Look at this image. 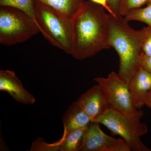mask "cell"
Here are the masks:
<instances>
[{
    "label": "cell",
    "instance_id": "obj_20",
    "mask_svg": "<svg viewBox=\"0 0 151 151\" xmlns=\"http://www.w3.org/2000/svg\"><path fill=\"white\" fill-rule=\"evenodd\" d=\"M89 1L103 7L105 10L108 12V14L113 16L118 15L114 13V12L112 10L109 5V0H89Z\"/></svg>",
    "mask_w": 151,
    "mask_h": 151
},
{
    "label": "cell",
    "instance_id": "obj_3",
    "mask_svg": "<svg viewBox=\"0 0 151 151\" xmlns=\"http://www.w3.org/2000/svg\"><path fill=\"white\" fill-rule=\"evenodd\" d=\"M36 24L44 37L52 45L70 55L71 20L42 4L35 3Z\"/></svg>",
    "mask_w": 151,
    "mask_h": 151
},
{
    "label": "cell",
    "instance_id": "obj_14",
    "mask_svg": "<svg viewBox=\"0 0 151 151\" xmlns=\"http://www.w3.org/2000/svg\"><path fill=\"white\" fill-rule=\"evenodd\" d=\"M0 6L12 7L21 10L28 15L36 22L34 0H0Z\"/></svg>",
    "mask_w": 151,
    "mask_h": 151
},
{
    "label": "cell",
    "instance_id": "obj_11",
    "mask_svg": "<svg viewBox=\"0 0 151 151\" xmlns=\"http://www.w3.org/2000/svg\"><path fill=\"white\" fill-rule=\"evenodd\" d=\"M91 122L90 118L76 101L69 106L63 116L67 134L72 130L88 127Z\"/></svg>",
    "mask_w": 151,
    "mask_h": 151
},
{
    "label": "cell",
    "instance_id": "obj_22",
    "mask_svg": "<svg viewBox=\"0 0 151 151\" xmlns=\"http://www.w3.org/2000/svg\"><path fill=\"white\" fill-rule=\"evenodd\" d=\"M145 105L151 109V89L149 91L146 97Z\"/></svg>",
    "mask_w": 151,
    "mask_h": 151
},
{
    "label": "cell",
    "instance_id": "obj_12",
    "mask_svg": "<svg viewBox=\"0 0 151 151\" xmlns=\"http://www.w3.org/2000/svg\"><path fill=\"white\" fill-rule=\"evenodd\" d=\"M45 5L71 20L81 9L85 0H34Z\"/></svg>",
    "mask_w": 151,
    "mask_h": 151
},
{
    "label": "cell",
    "instance_id": "obj_9",
    "mask_svg": "<svg viewBox=\"0 0 151 151\" xmlns=\"http://www.w3.org/2000/svg\"><path fill=\"white\" fill-rule=\"evenodd\" d=\"M0 90L7 92L14 100L24 105H32L35 103L33 95L24 89L12 70H0Z\"/></svg>",
    "mask_w": 151,
    "mask_h": 151
},
{
    "label": "cell",
    "instance_id": "obj_21",
    "mask_svg": "<svg viewBox=\"0 0 151 151\" xmlns=\"http://www.w3.org/2000/svg\"><path fill=\"white\" fill-rule=\"evenodd\" d=\"M120 0H109V5L114 13L118 14V11Z\"/></svg>",
    "mask_w": 151,
    "mask_h": 151
},
{
    "label": "cell",
    "instance_id": "obj_17",
    "mask_svg": "<svg viewBox=\"0 0 151 151\" xmlns=\"http://www.w3.org/2000/svg\"><path fill=\"white\" fill-rule=\"evenodd\" d=\"M151 0H120L118 14L125 17L126 15L134 10L142 7L147 4Z\"/></svg>",
    "mask_w": 151,
    "mask_h": 151
},
{
    "label": "cell",
    "instance_id": "obj_5",
    "mask_svg": "<svg viewBox=\"0 0 151 151\" xmlns=\"http://www.w3.org/2000/svg\"><path fill=\"white\" fill-rule=\"evenodd\" d=\"M141 120L126 116L110 107L95 122L104 125L113 134L120 135L131 151H151L140 139L148 132L147 125Z\"/></svg>",
    "mask_w": 151,
    "mask_h": 151
},
{
    "label": "cell",
    "instance_id": "obj_1",
    "mask_svg": "<svg viewBox=\"0 0 151 151\" xmlns=\"http://www.w3.org/2000/svg\"><path fill=\"white\" fill-rule=\"evenodd\" d=\"M105 11L91 1H85L71 19L70 55L76 59L83 60L111 48L109 16Z\"/></svg>",
    "mask_w": 151,
    "mask_h": 151
},
{
    "label": "cell",
    "instance_id": "obj_19",
    "mask_svg": "<svg viewBox=\"0 0 151 151\" xmlns=\"http://www.w3.org/2000/svg\"><path fill=\"white\" fill-rule=\"evenodd\" d=\"M140 66L151 75V56H148L142 52L139 57Z\"/></svg>",
    "mask_w": 151,
    "mask_h": 151
},
{
    "label": "cell",
    "instance_id": "obj_10",
    "mask_svg": "<svg viewBox=\"0 0 151 151\" xmlns=\"http://www.w3.org/2000/svg\"><path fill=\"white\" fill-rule=\"evenodd\" d=\"M135 108L138 110L145 105V101L151 89V75L140 67L129 84Z\"/></svg>",
    "mask_w": 151,
    "mask_h": 151
},
{
    "label": "cell",
    "instance_id": "obj_4",
    "mask_svg": "<svg viewBox=\"0 0 151 151\" xmlns=\"http://www.w3.org/2000/svg\"><path fill=\"white\" fill-rule=\"evenodd\" d=\"M40 32L35 22L21 10L0 8V43L10 46L24 42Z\"/></svg>",
    "mask_w": 151,
    "mask_h": 151
},
{
    "label": "cell",
    "instance_id": "obj_16",
    "mask_svg": "<svg viewBox=\"0 0 151 151\" xmlns=\"http://www.w3.org/2000/svg\"><path fill=\"white\" fill-rule=\"evenodd\" d=\"M67 135L66 131L64 129L62 138L56 142L48 144L45 142L42 138L38 137L33 141L30 151H60L61 147Z\"/></svg>",
    "mask_w": 151,
    "mask_h": 151
},
{
    "label": "cell",
    "instance_id": "obj_2",
    "mask_svg": "<svg viewBox=\"0 0 151 151\" xmlns=\"http://www.w3.org/2000/svg\"><path fill=\"white\" fill-rule=\"evenodd\" d=\"M109 44L119 58L118 75L128 84L140 67L139 57L142 51L145 27L139 30L132 28L123 16L108 14Z\"/></svg>",
    "mask_w": 151,
    "mask_h": 151
},
{
    "label": "cell",
    "instance_id": "obj_15",
    "mask_svg": "<svg viewBox=\"0 0 151 151\" xmlns=\"http://www.w3.org/2000/svg\"><path fill=\"white\" fill-rule=\"evenodd\" d=\"M124 19L128 22L138 21L145 23L151 27V1L145 7L140 8L130 12L124 17Z\"/></svg>",
    "mask_w": 151,
    "mask_h": 151
},
{
    "label": "cell",
    "instance_id": "obj_18",
    "mask_svg": "<svg viewBox=\"0 0 151 151\" xmlns=\"http://www.w3.org/2000/svg\"><path fill=\"white\" fill-rule=\"evenodd\" d=\"M146 34L143 42L142 51L148 56H151V27H145Z\"/></svg>",
    "mask_w": 151,
    "mask_h": 151
},
{
    "label": "cell",
    "instance_id": "obj_8",
    "mask_svg": "<svg viewBox=\"0 0 151 151\" xmlns=\"http://www.w3.org/2000/svg\"><path fill=\"white\" fill-rule=\"evenodd\" d=\"M92 122H95L110 108L105 93L99 84L81 94L76 101Z\"/></svg>",
    "mask_w": 151,
    "mask_h": 151
},
{
    "label": "cell",
    "instance_id": "obj_7",
    "mask_svg": "<svg viewBox=\"0 0 151 151\" xmlns=\"http://www.w3.org/2000/svg\"><path fill=\"white\" fill-rule=\"evenodd\" d=\"M99 123L91 122L87 127L79 151H131L123 139H116L106 134Z\"/></svg>",
    "mask_w": 151,
    "mask_h": 151
},
{
    "label": "cell",
    "instance_id": "obj_13",
    "mask_svg": "<svg viewBox=\"0 0 151 151\" xmlns=\"http://www.w3.org/2000/svg\"><path fill=\"white\" fill-rule=\"evenodd\" d=\"M87 127L72 130L66 135L61 151H78L81 147Z\"/></svg>",
    "mask_w": 151,
    "mask_h": 151
},
{
    "label": "cell",
    "instance_id": "obj_6",
    "mask_svg": "<svg viewBox=\"0 0 151 151\" xmlns=\"http://www.w3.org/2000/svg\"><path fill=\"white\" fill-rule=\"evenodd\" d=\"M94 80L102 87L111 108L129 117L142 118V111L134 106L129 84L118 73L112 71L106 78L97 77Z\"/></svg>",
    "mask_w": 151,
    "mask_h": 151
}]
</instances>
